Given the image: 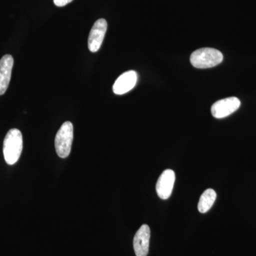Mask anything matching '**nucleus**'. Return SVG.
Returning a JSON list of instances; mask_svg holds the SVG:
<instances>
[{"label":"nucleus","instance_id":"f257e3e1","mask_svg":"<svg viewBox=\"0 0 256 256\" xmlns=\"http://www.w3.org/2000/svg\"><path fill=\"white\" fill-rule=\"evenodd\" d=\"M23 149L22 134L18 129H11L6 133L3 144L5 161L9 165L18 162Z\"/></svg>","mask_w":256,"mask_h":256},{"label":"nucleus","instance_id":"f03ea898","mask_svg":"<svg viewBox=\"0 0 256 256\" xmlns=\"http://www.w3.org/2000/svg\"><path fill=\"white\" fill-rule=\"evenodd\" d=\"M224 60L220 50L213 48H202L192 54L190 62L196 68H210L216 66Z\"/></svg>","mask_w":256,"mask_h":256},{"label":"nucleus","instance_id":"7ed1b4c3","mask_svg":"<svg viewBox=\"0 0 256 256\" xmlns=\"http://www.w3.org/2000/svg\"><path fill=\"white\" fill-rule=\"evenodd\" d=\"M74 140V126L69 121L64 122L56 134L55 149L60 158H66L72 151Z\"/></svg>","mask_w":256,"mask_h":256},{"label":"nucleus","instance_id":"20e7f679","mask_svg":"<svg viewBox=\"0 0 256 256\" xmlns=\"http://www.w3.org/2000/svg\"><path fill=\"white\" fill-rule=\"evenodd\" d=\"M240 106V101L238 98L230 97L216 101L212 106V114L217 119L228 117L236 112Z\"/></svg>","mask_w":256,"mask_h":256},{"label":"nucleus","instance_id":"39448f33","mask_svg":"<svg viewBox=\"0 0 256 256\" xmlns=\"http://www.w3.org/2000/svg\"><path fill=\"white\" fill-rule=\"evenodd\" d=\"M108 23L104 18H100L94 23L88 40V46L92 53H96L100 50L105 38Z\"/></svg>","mask_w":256,"mask_h":256},{"label":"nucleus","instance_id":"423d86ee","mask_svg":"<svg viewBox=\"0 0 256 256\" xmlns=\"http://www.w3.org/2000/svg\"><path fill=\"white\" fill-rule=\"evenodd\" d=\"M175 182V173L173 170H166L160 175L156 184L158 196L162 200H168L171 196Z\"/></svg>","mask_w":256,"mask_h":256},{"label":"nucleus","instance_id":"0eeeda50","mask_svg":"<svg viewBox=\"0 0 256 256\" xmlns=\"http://www.w3.org/2000/svg\"><path fill=\"white\" fill-rule=\"evenodd\" d=\"M150 228L146 224L142 225L133 239V248L136 256H146L149 252Z\"/></svg>","mask_w":256,"mask_h":256},{"label":"nucleus","instance_id":"6e6552de","mask_svg":"<svg viewBox=\"0 0 256 256\" xmlns=\"http://www.w3.org/2000/svg\"><path fill=\"white\" fill-rule=\"evenodd\" d=\"M138 82V74L134 70L124 72L114 82L112 90L116 95H124L130 92Z\"/></svg>","mask_w":256,"mask_h":256},{"label":"nucleus","instance_id":"1a4fd4ad","mask_svg":"<svg viewBox=\"0 0 256 256\" xmlns=\"http://www.w3.org/2000/svg\"><path fill=\"white\" fill-rule=\"evenodd\" d=\"M14 58L11 55H4L0 60V96L4 95L9 86Z\"/></svg>","mask_w":256,"mask_h":256},{"label":"nucleus","instance_id":"9d476101","mask_svg":"<svg viewBox=\"0 0 256 256\" xmlns=\"http://www.w3.org/2000/svg\"><path fill=\"white\" fill-rule=\"evenodd\" d=\"M216 193L212 188H208L202 194L198 203V210L200 213L205 214L208 212L213 206L216 200Z\"/></svg>","mask_w":256,"mask_h":256},{"label":"nucleus","instance_id":"9b49d317","mask_svg":"<svg viewBox=\"0 0 256 256\" xmlns=\"http://www.w3.org/2000/svg\"><path fill=\"white\" fill-rule=\"evenodd\" d=\"M73 0H54V3L57 6H64L72 2Z\"/></svg>","mask_w":256,"mask_h":256}]
</instances>
